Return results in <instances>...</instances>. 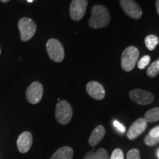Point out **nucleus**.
<instances>
[{"label": "nucleus", "mask_w": 159, "mask_h": 159, "mask_svg": "<svg viewBox=\"0 0 159 159\" xmlns=\"http://www.w3.org/2000/svg\"><path fill=\"white\" fill-rule=\"evenodd\" d=\"M156 6L157 12H158V15H159V0H156Z\"/></svg>", "instance_id": "a878e982"}, {"label": "nucleus", "mask_w": 159, "mask_h": 159, "mask_svg": "<svg viewBox=\"0 0 159 159\" xmlns=\"http://www.w3.org/2000/svg\"><path fill=\"white\" fill-rule=\"evenodd\" d=\"M27 2H33V0H27Z\"/></svg>", "instance_id": "c85d7f7f"}, {"label": "nucleus", "mask_w": 159, "mask_h": 159, "mask_svg": "<svg viewBox=\"0 0 159 159\" xmlns=\"http://www.w3.org/2000/svg\"><path fill=\"white\" fill-rule=\"evenodd\" d=\"M88 0H72L70 4L69 13L71 19L80 21L84 16L86 12Z\"/></svg>", "instance_id": "423d86ee"}, {"label": "nucleus", "mask_w": 159, "mask_h": 159, "mask_svg": "<svg viewBox=\"0 0 159 159\" xmlns=\"http://www.w3.org/2000/svg\"><path fill=\"white\" fill-rule=\"evenodd\" d=\"M138 64L139 69H144L146 68L147 66L149 65V63H150V57L149 56V55H144V56H143L142 58L139 60Z\"/></svg>", "instance_id": "a211bd4d"}, {"label": "nucleus", "mask_w": 159, "mask_h": 159, "mask_svg": "<svg viewBox=\"0 0 159 159\" xmlns=\"http://www.w3.org/2000/svg\"><path fill=\"white\" fill-rule=\"evenodd\" d=\"M129 95L130 99L139 105H149L154 100V96L152 93L142 89H134L130 91Z\"/></svg>", "instance_id": "1a4fd4ad"}, {"label": "nucleus", "mask_w": 159, "mask_h": 159, "mask_svg": "<svg viewBox=\"0 0 159 159\" xmlns=\"http://www.w3.org/2000/svg\"><path fill=\"white\" fill-rule=\"evenodd\" d=\"M156 154H157V157H158V158L159 159V148L158 149V150H157Z\"/></svg>", "instance_id": "bb28decb"}, {"label": "nucleus", "mask_w": 159, "mask_h": 159, "mask_svg": "<svg viewBox=\"0 0 159 159\" xmlns=\"http://www.w3.org/2000/svg\"><path fill=\"white\" fill-rule=\"evenodd\" d=\"M159 73V58L152 62L147 69V75L150 77H156Z\"/></svg>", "instance_id": "f3484780"}, {"label": "nucleus", "mask_w": 159, "mask_h": 159, "mask_svg": "<svg viewBox=\"0 0 159 159\" xmlns=\"http://www.w3.org/2000/svg\"><path fill=\"white\" fill-rule=\"evenodd\" d=\"M86 91L92 98L102 100L105 98V91L104 87L97 81H90L86 85Z\"/></svg>", "instance_id": "f8f14e48"}, {"label": "nucleus", "mask_w": 159, "mask_h": 159, "mask_svg": "<svg viewBox=\"0 0 159 159\" xmlns=\"http://www.w3.org/2000/svg\"><path fill=\"white\" fill-rule=\"evenodd\" d=\"M18 27L21 35V39L23 41H27L31 39L36 32L37 27L35 23L30 18H22L19 20Z\"/></svg>", "instance_id": "20e7f679"}, {"label": "nucleus", "mask_w": 159, "mask_h": 159, "mask_svg": "<svg viewBox=\"0 0 159 159\" xmlns=\"http://www.w3.org/2000/svg\"><path fill=\"white\" fill-rule=\"evenodd\" d=\"M144 119L148 122H155L159 120V108L149 110L144 115Z\"/></svg>", "instance_id": "2eb2a0df"}, {"label": "nucleus", "mask_w": 159, "mask_h": 159, "mask_svg": "<svg viewBox=\"0 0 159 159\" xmlns=\"http://www.w3.org/2000/svg\"><path fill=\"white\" fill-rule=\"evenodd\" d=\"M43 94V88L42 84L39 82H33L27 88L26 91V97L30 103L35 105L41 100Z\"/></svg>", "instance_id": "0eeeda50"}, {"label": "nucleus", "mask_w": 159, "mask_h": 159, "mask_svg": "<svg viewBox=\"0 0 159 159\" xmlns=\"http://www.w3.org/2000/svg\"><path fill=\"white\" fill-rule=\"evenodd\" d=\"M111 21L110 13L106 7L100 5L93 6L91 8V17L89 21V25L94 29L104 28Z\"/></svg>", "instance_id": "f257e3e1"}, {"label": "nucleus", "mask_w": 159, "mask_h": 159, "mask_svg": "<svg viewBox=\"0 0 159 159\" xmlns=\"http://www.w3.org/2000/svg\"><path fill=\"white\" fill-rule=\"evenodd\" d=\"M74 156V151L70 147L64 146L59 148L50 159H72Z\"/></svg>", "instance_id": "4468645a"}, {"label": "nucleus", "mask_w": 159, "mask_h": 159, "mask_svg": "<svg viewBox=\"0 0 159 159\" xmlns=\"http://www.w3.org/2000/svg\"><path fill=\"white\" fill-rule=\"evenodd\" d=\"M94 159H108L107 151L103 148H100L94 152Z\"/></svg>", "instance_id": "6ab92c4d"}, {"label": "nucleus", "mask_w": 159, "mask_h": 159, "mask_svg": "<svg viewBox=\"0 0 159 159\" xmlns=\"http://www.w3.org/2000/svg\"><path fill=\"white\" fill-rule=\"evenodd\" d=\"M144 42L147 48H148L149 50L152 51L154 50L159 42L158 37L155 35H149L145 38Z\"/></svg>", "instance_id": "dca6fc26"}, {"label": "nucleus", "mask_w": 159, "mask_h": 159, "mask_svg": "<svg viewBox=\"0 0 159 159\" xmlns=\"http://www.w3.org/2000/svg\"><path fill=\"white\" fill-rule=\"evenodd\" d=\"M73 111L71 105L66 100L59 101L55 108V118L60 124L67 125L72 118Z\"/></svg>", "instance_id": "7ed1b4c3"}, {"label": "nucleus", "mask_w": 159, "mask_h": 159, "mask_svg": "<svg viewBox=\"0 0 159 159\" xmlns=\"http://www.w3.org/2000/svg\"><path fill=\"white\" fill-rule=\"evenodd\" d=\"M0 55H1V49H0Z\"/></svg>", "instance_id": "c756f323"}, {"label": "nucleus", "mask_w": 159, "mask_h": 159, "mask_svg": "<svg viewBox=\"0 0 159 159\" xmlns=\"http://www.w3.org/2000/svg\"><path fill=\"white\" fill-rule=\"evenodd\" d=\"M121 7L125 13L134 19H139L142 16V10L134 0H119Z\"/></svg>", "instance_id": "6e6552de"}, {"label": "nucleus", "mask_w": 159, "mask_h": 159, "mask_svg": "<svg viewBox=\"0 0 159 159\" xmlns=\"http://www.w3.org/2000/svg\"><path fill=\"white\" fill-rule=\"evenodd\" d=\"M83 159H94V152L92 151L87 152Z\"/></svg>", "instance_id": "393cba45"}, {"label": "nucleus", "mask_w": 159, "mask_h": 159, "mask_svg": "<svg viewBox=\"0 0 159 159\" xmlns=\"http://www.w3.org/2000/svg\"><path fill=\"white\" fill-rule=\"evenodd\" d=\"M0 1L2 2H4V3H6V2H9L10 0H0Z\"/></svg>", "instance_id": "cd10ccee"}, {"label": "nucleus", "mask_w": 159, "mask_h": 159, "mask_svg": "<svg viewBox=\"0 0 159 159\" xmlns=\"http://www.w3.org/2000/svg\"><path fill=\"white\" fill-rule=\"evenodd\" d=\"M47 51L50 58L55 62H61L65 57L63 47L58 40L51 39L47 41Z\"/></svg>", "instance_id": "39448f33"}, {"label": "nucleus", "mask_w": 159, "mask_h": 159, "mask_svg": "<svg viewBox=\"0 0 159 159\" xmlns=\"http://www.w3.org/2000/svg\"><path fill=\"white\" fill-rule=\"evenodd\" d=\"M148 135H150L152 137H154V138H159V125L150 130Z\"/></svg>", "instance_id": "b1692460"}, {"label": "nucleus", "mask_w": 159, "mask_h": 159, "mask_svg": "<svg viewBox=\"0 0 159 159\" xmlns=\"http://www.w3.org/2000/svg\"><path fill=\"white\" fill-rule=\"evenodd\" d=\"M17 148L21 153H27L33 144V136L29 131H25L17 139Z\"/></svg>", "instance_id": "9b49d317"}, {"label": "nucleus", "mask_w": 159, "mask_h": 159, "mask_svg": "<svg viewBox=\"0 0 159 159\" xmlns=\"http://www.w3.org/2000/svg\"><path fill=\"white\" fill-rule=\"evenodd\" d=\"M111 159H124V153L122 150L119 148H116L112 152Z\"/></svg>", "instance_id": "4be33fe9"}, {"label": "nucleus", "mask_w": 159, "mask_h": 159, "mask_svg": "<svg viewBox=\"0 0 159 159\" xmlns=\"http://www.w3.org/2000/svg\"><path fill=\"white\" fill-rule=\"evenodd\" d=\"M113 124H114V128H116V130L119 131V132L122 133V134H124V133L125 132V130H126V128H125V127L122 124V123L118 122V121L114 120V122H113Z\"/></svg>", "instance_id": "5701e85b"}, {"label": "nucleus", "mask_w": 159, "mask_h": 159, "mask_svg": "<svg viewBox=\"0 0 159 159\" xmlns=\"http://www.w3.org/2000/svg\"><path fill=\"white\" fill-rule=\"evenodd\" d=\"M139 57V51L134 46H130L123 51L121 66L125 71H130L135 68Z\"/></svg>", "instance_id": "f03ea898"}, {"label": "nucleus", "mask_w": 159, "mask_h": 159, "mask_svg": "<svg viewBox=\"0 0 159 159\" xmlns=\"http://www.w3.org/2000/svg\"><path fill=\"white\" fill-rule=\"evenodd\" d=\"M105 134V128L102 125H98L94 129L89 139V143L91 146L94 147L98 144L103 139Z\"/></svg>", "instance_id": "ddd939ff"}, {"label": "nucleus", "mask_w": 159, "mask_h": 159, "mask_svg": "<svg viewBox=\"0 0 159 159\" xmlns=\"http://www.w3.org/2000/svg\"><path fill=\"white\" fill-rule=\"evenodd\" d=\"M127 159H140V153L136 148L131 149L127 154Z\"/></svg>", "instance_id": "412c9836"}, {"label": "nucleus", "mask_w": 159, "mask_h": 159, "mask_svg": "<svg viewBox=\"0 0 159 159\" xmlns=\"http://www.w3.org/2000/svg\"><path fill=\"white\" fill-rule=\"evenodd\" d=\"M144 142L146 145L149 147H152L158 144L159 142V138H154V137L150 136V135H148L144 139Z\"/></svg>", "instance_id": "aec40b11"}, {"label": "nucleus", "mask_w": 159, "mask_h": 159, "mask_svg": "<svg viewBox=\"0 0 159 159\" xmlns=\"http://www.w3.org/2000/svg\"><path fill=\"white\" fill-rule=\"evenodd\" d=\"M148 122L144 118H140L131 125L129 130L127 133V136L130 140H134L139 137L144 131L146 130L148 127Z\"/></svg>", "instance_id": "9d476101"}]
</instances>
